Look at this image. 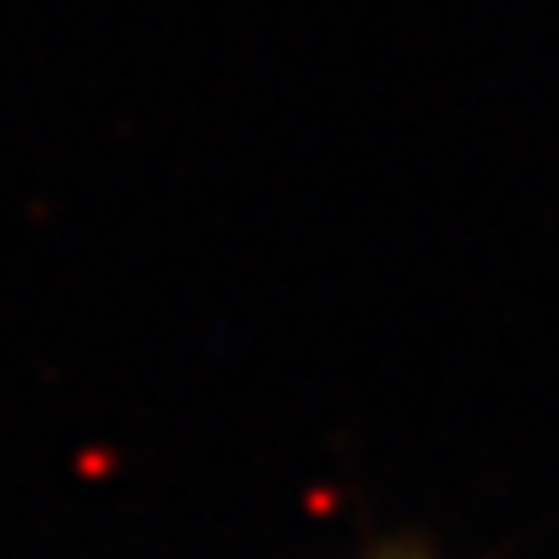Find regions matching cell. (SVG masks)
<instances>
[{
    "mask_svg": "<svg viewBox=\"0 0 559 559\" xmlns=\"http://www.w3.org/2000/svg\"><path fill=\"white\" fill-rule=\"evenodd\" d=\"M365 559H440L424 538H413V533H402V538H385V544H374Z\"/></svg>",
    "mask_w": 559,
    "mask_h": 559,
    "instance_id": "6da1fadb",
    "label": "cell"
}]
</instances>
